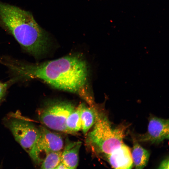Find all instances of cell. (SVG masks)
I'll return each instance as SVG.
<instances>
[{"label":"cell","mask_w":169,"mask_h":169,"mask_svg":"<svg viewBox=\"0 0 169 169\" xmlns=\"http://www.w3.org/2000/svg\"><path fill=\"white\" fill-rule=\"evenodd\" d=\"M9 66L22 76L41 79L57 89L79 94L89 105L94 102L85 91L89 77L87 64L79 55L36 64L16 62Z\"/></svg>","instance_id":"cell-1"},{"label":"cell","mask_w":169,"mask_h":169,"mask_svg":"<svg viewBox=\"0 0 169 169\" xmlns=\"http://www.w3.org/2000/svg\"><path fill=\"white\" fill-rule=\"evenodd\" d=\"M0 27L25 51L36 57L47 51L49 38L29 12L0 1Z\"/></svg>","instance_id":"cell-2"},{"label":"cell","mask_w":169,"mask_h":169,"mask_svg":"<svg viewBox=\"0 0 169 169\" xmlns=\"http://www.w3.org/2000/svg\"><path fill=\"white\" fill-rule=\"evenodd\" d=\"M127 128L122 124L113 127L106 115L101 113L92 129L86 136V144L94 152L105 156L124 143Z\"/></svg>","instance_id":"cell-3"},{"label":"cell","mask_w":169,"mask_h":169,"mask_svg":"<svg viewBox=\"0 0 169 169\" xmlns=\"http://www.w3.org/2000/svg\"><path fill=\"white\" fill-rule=\"evenodd\" d=\"M75 108L71 102L51 101L39 110V119L43 124L50 129L69 134L66 126V121Z\"/></svg>","instance_id":"cell-4"},{"label":"cell","mask_w":169,"mask_h":169,"mask_svg":"<svg viewBox=\"0 0 169 169\" xmlns=\"http://www.w3.org/2000/svg\"><path fill=\"white\" fill-rule=\"evenodd\" d=\"M39 129V136L29 153L36 164H41L50 152L61 151L64 144L63 139L59 135L43 126Z\"/></svg>","instance_id":"cell-5"},{"label":"cell","mask_w":169,"mask_h":169,"mask_svg":"<svg viewBox=\"0 0 169 169\" xmlns=\"http://www.w3.org/2000/svg\"><path fill=\"white\" fill-rule=\"evenodd\" d=\"M8 126L15 140L28 154L39 134V129L32 122L22 119L10 120Z\"/></svg>","instance_id":"cell-6"},{"label":"cell","mask_w":169,"mask_h":169,"mask_svg":"<svg viewBox=\"0 0 169 169\" xmlns=\"http://www.w3.org/2000/svg\"><path fill=\"white\" fill-rule=\"evenodd\" d=\"M169 121L151 116L150 117L146 132L139 137L138 140L158 144L165 139H169Z\"/></svg>","instance_id":"cell-7"},{"label":"cell","mask_w":169,"mask_h":169,"mask_svg":"<svg viewBox=\"0 0 169 169\" xmlns=\"http://www.w3.org/2000/svg\"><path fill=\"white\" fill-rule=\"evenodd\" d=\"M106 157L112 167L115 169H131L133 161L130 148L124 143Z\"/></svg>","instance_id":"cell-8"},{"label":"cell","mask_w":169,"mask_h":169,"mask_svg":"<svg viewBox=\"0 0 169 169\" xmlns=\"http://www.w3.org/2000/svg\"><path fill=\"white\" fill-rule=\"evenodd\" d=\"M81 141H72L67 139L61 155V161L68 169H76L78 165L79 154L81 145Z\"/></svg>","instance_id":"cell-9"},{"label":"cell","mask_w":169,"mask_h":169,"mask_svg":"<svg viewBox=\"0 0 169 169\" xmlns=\"http://www.w3.org/2000/svg\"><path fill=\"white\" fill-rule=\"evenodd\" d=\"M81 104V130L85 135L95 123L101 112L94 105L88 107L84 103Z\"/></svg>","instance_id":"cell-10"},{"label":"cell","mask_w":169,"mask_h":169,"mask_svg":"<svg viewBox=\"0 0 169 169\" xmlns=\"http://www.w3.org/2000/svg\"><path fill=\"white\" fill-rule=\"evenodd\" d=\"M131 156L136 168L142 169L145 167L149 160V152L135 142L132 148Z\"/></svg>","instance_id":"cell-11"},{"label":"cell","mask_w":169,"mask_h":169,"mask_svg":"<svg viewBox=\"0 0 169 169\" xmlns=\"http://www.w3.org/2000/svg\"><path fill=\"white\" fill-rule=\"evenodd\" d=\"M81 104L75 108L67 118L65 125L69 134H74L81 130Z\"/></svg>","instance_id":"cell-12"},{"label":"cell","mask_w":169,"mask_h":169,"mask_svg":"<svg viewBox=\"0 0 169 169\" xmlns=\"http://www.w3.org/2000/svg\"><path fill=\"white\" fill-rule=\"evenodd\" d=\"M61 151H53L49 153L41 163L42 169H55L61 161Z\"/></svg>","instance_id":"cell-13"},{"label":"cell","mask_w":169,"mask_h":169,"mask_svg":"<svg viewBox=\"0 0 169 169\" xmlns=\"http://www.w3.org/2000/svg\"><path fill=\"white\" fill-rule=\"evenodd\" d=\"M8 83L0 81V101L5 95Z\"/></svg>","instance_id":"cell-14"},{"label":"cell","mask_w":169,"mask_h":169,"mask_svg":"<svg viewBox=\"0 0 169 169\" xmlns=\"http://www.w3.org/2000/svg\"><path fill=\"white\" fill-rule=\"evenodd\" d=\"M169 159L168 157L161 161L158 168L169 169Z\"/></svg>","instance_id":"cell-15"},{"label":"cell","mask_w":169,"mask_h":169,"mask_svg":"<svg viewBox=\"0 0 169 169\" xmlns=\"http://www.w3.org/2000/svg\"><path fill=\"white\" fill-rule=\"evenodd\" d=\"M55 169H68V168L64 163L61 161L56 167Z\"/></svg>","instance_id":"cell-16"}]
</instances>
